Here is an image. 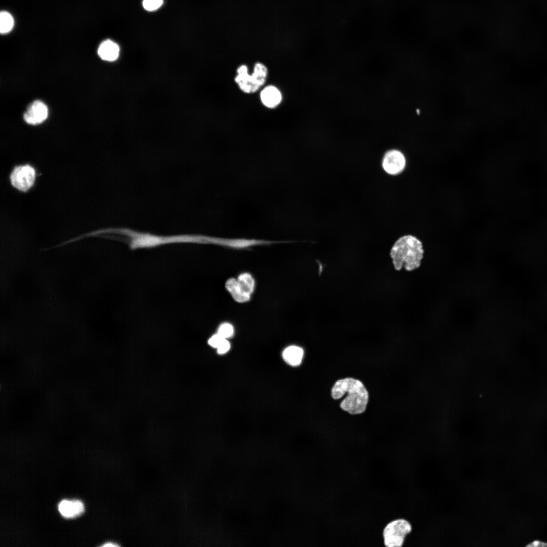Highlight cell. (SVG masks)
Instances as JSON below:
<instances>
[{"label": "cell", "mask_w": 547, "mask_h": 547, "mask_svg": "<svg viewBox=\"0 0 547 547\" xmlns=\"http://www.w3.org/2000/svg\"><path fill=\"white\" fill-rule=\"evenodd\" d=\"M124 236L131 250L151 249L176 244L215 245L217 243L216 237L191 233L161 235L128 227L125 229Z\"/></svg>", "instance_id": "1"}, {"label": "cell", "mask_w": 547, "mask_h": 547, "mask_svg": "<svg viewBox=\"0 0 547 547\" xmlns=\"http://www.w3.org/2000/svg\"><path fill=\"white\" fill-rule=\"evenodd\" d=\"M346 395L340 404V407L351 414L364 412L368 402V393L360 381L345 378L337 381L331 389V395L337 400Z\"/></svg>", "instance_id": "2"}, {"label": "cell", "mask_w": 547, "mask_h": 547, "mask_svg": "<svg viewBox=\"0 0 547 547\" xmlns=\"http://www.w3.org/2000/svg\"><path fill=\"white\" fill-rule=\"evenodd\" d=\"M424 254L422 242L411 235L399 238L390 252L395 268L400 270L404 267L409 271L414 270L421 266Z\"/></svg>", "instance_id": "3"}, {"label": "cell", "mask_w": 547, "mask_h": 547, "mask_svg": "<svg viewBox=\"0 0 547 547\" xmlns=\"http://www.w3.org/2000/svg\"><path fill=\"white\" fill-rule=\"evenodd\" d=\"M413 531V525L404 517L394 518L382 528L381 535L384 547H403Z\"/></svg>", "instance_id": "4"}, {"label": "cell", "mask_w": 547, "mask_h": 547, "mask_svg": "<svg viewBox=\"0 0 547 547\" xmlns=\"http://www.w3.org/2000/svg\"><path fill=\"white\" fill-rule=\"evenodd\" d=\"M237 72L235 81L240 89L245 93H253L265 83L267 69L263 64L257 62L254 65V72L252 75L248 74V68L245 65L240 66Z\"/></svg>", "instance_id": "5"}, {"label": "cell", "mask_w": 547, "mask_h": 547, "mask_svg": "<svg viewBox=\"0 0 547 547\" xmlns=\"http://www.w3.org/2000/svg\"><path fill=\"white\" fill-rule=\"evenodd\" d=\"M35 167L28 163L14 166L9 176L11 186L22 193H27L34 186L37 178Z\"/></svg>", "instance_id": "6"}, {"label": "cell", "mask_w": 547, "mask_h": 547, "mask_svg": "<svg viewBox=\"0 0 547 547\" xmlns=\"http://www.w3.org/2000/svg\"><path fill=\"white\" fill-rule=\"evenodd\" d=\"M406 165L405 156L400 150L389 149L384 154L382 167L386 173L392 175L399 174L404 170Z\"/></svg>", "instance_id": "7"}, {"label": "cell", "mask_w": 547, "mask_h": 547, "mask_svg": "<svg viewBox=\"0 0 547 547\" xmlns=\"http://www.w3.org/2000/svg\"><path fill=\"white\" fill-rule=\"evenodd\" d=\"M48 109L42 101L36 100L28 107L24 114L25 121L30 125H37L43 122L48 117Z\"/></svg>", "instance_id": "8"}, {"label": "cell", "mask_w": 547, "mask_h": 547, "mask_svg": "<svg viewBox=\"0 0 547 547\" xmlns=\"http://www.w3.org/2000/svg\"><path fill=\"white\" fill-rule=\"evenodd\" d=\"M58 510L65 518H74L81 515L84 511L83 502L79 500H62L58 504Z\"/></svg>", "instance_id": "9"}, {"label": "cell", "mask_w": 547, "mask_h": 547, "mask_svg": "<svg viewBox=\"0 0 547 547\" xmlns=\"http://www.w3.org/2000/svg\"><path fill=\"white\" fill-rule=\"evenodd\" d=\"M282 98L281 92L274 86L266 87L260 93L261 101L268 108H272L278 106L281 102Z\"/></svg>", "instance_id": "10"}, {"label": "cell", "mask_w": 547, "mask_h": 547, "mask_svg": "<svg viewBox=\"0 0 547 547\" xmlns=\"http://www.w3.org/2000/svg\"><path fill=\"white\" fill-rule=\"evenodd\" d=\"M120 48L115 42L109 40L103 41L99 46L98 54L100 57L106 61H113L119 56Z\"/></svg>", "instance_id": "11"}, {"label": "cell", "mask_w": 547, "mask_h": 547, "mask_svg": "<svg viewBox=\"0 0 547 547\" xmlns=\"http://www.w3.org/2000/svg\"><path fill=\"white\" fill-rule=\"evenodd\" d=\"M303 354L304 351L302 348L295 345H291L284 350L282 357L284 361L289 365L297 366L301 364Z\"/></svg>", "instance_id": "12"}, {"label": "cell", "mask_w": 547, "mask_h": 547, "mask_svg": "<svg viewBox=\"0 0 547 547\" xmlns=\"http://www.w3.org/2000/svg\"><path fill=\"white\" fill-rule=\"evenodd\" d=\"M225 288L235 301L238 303H245L249 301L251 297L245 294L241 290L237 279L230 278L225 282Z\"/></svg>", "instance_id": "13"}, {"label": "cell", "mask_w": 547, "mask_h": 547, "mask_svg": "<svg viewBox=\"0 0 547 547\" xmlns=\"http://www.w3.org/2000/svg\"><path fill=\"white\" fill-rule=\"evenodd\" d=\"M237 280L242 292L251 297L255 285V280L252 275L248 272L242 273L238 276Z\"/></svg>", "instance_id": "14"}, {"label": "cell", "mask_w": 547, "mask_h": 547, "mask_svg": "<svg viewBox=\"0 0 547 547\" xmlns=\"http://www.w3.org/2000/svg\"><path fill=\"white\" fill-rule=\"evenodd\" d=\"M14 19L12 16L6 11H2L0 14V32L5 34L10 32L14 26Z\"/></svg>", "instance_id": "15"}, {"label": "cell", "mask_w": 547, "mask_h": 547, "mask_svg": "<svg viewBox=\"0 0 547 547\" xmlns=\"http://www.w3.org/2000/svg\"><path fill=\"white\" fill-rule=\"evenodd\" d=\"M217 333L223 338L227 339L232 337L234 334L233 327L228 323H222L219 326Z\"/></svg>", "instance_id": "16"}, {"label": "cell", "mask_w": 547, "mask_h": 547, "mask_svg": "<svg viewBox=\"0 0 547 547\" xmlns=\"http://www.w3.org/2000/svg\"><path fill=\"white\" fill-rule=\"evenodd\" d=\"M163 0H143V8L147 11H152L159 9L163 4Z\"/></svg>", "instance_id": "17"}, {"label": "cell", "mask_w": 547, "mask_h": 547, "mask_svg": "<svg viewBox=\"0 0 547 547\" xmlns=\"http://www.w3.org/2000/svg\"><path fill=\"white\" fill-rule=\"evenodd\" d=\"M224 339L225 338L216 333L211 336L208 340V343L211 347L217 348Z\"/></svg>", "instance_id": "18"}, {"label": "cell", "mask_w": 547, "mask_h": 547, "mask_svg": "<svg viewBox=\"0 0 547 547\" xmlns=\"http://www.w3.org/2000/svg\"><path fill=\"white\" fill-rule=\"evenodd\" d=\"M230 348V344L229 342L227 339H224L216 349L218 354L223 355L228 352Z\"/></svg>", "instance_id": "19"}]
</instances>
